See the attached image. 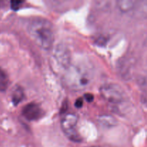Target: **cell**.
I'll use <instances>...</instances> for the list:
<instances>
[{"mask_svg": "<svg viewBox=\"0 0 147 147\" xmlns=\"http://www.w3.org/2000/svg\"><path fill=\"white\" fill-rule=\"evenodd\" d=\"M27 32L34 42L44 50H50L55 40L54 28L49 20L37 17L29 22Z\"/></svg>", "mask_w": 147, "mask_h": 147, "instance_id": "1", "label": "cell"}, {"mask_svg": "<svg viewBox=\"0 0 147 147\" xmlns=\"http://www.w3.org/2000/svg\"><path fill=\"white\" fill-rule=\"evenodd\" d=\"M93 77V69L87 63L70 65L65 70L64 81L70 88L83 90L90 83Z\"/></svg>", "mask_w": 147, "mask_h": 147, "instance_id": "2", "label": "cell"}, {"mask_svg": "<svg viewBox=\"0 0 147 147\" xmlns=\"http://www.w3.org/2000/svg\"><path fill=\"white\" fill-rule=\"evenodd\" d=\"M102 97L112 104H119L125 101V93L120 86L115 83H106L100 88Z\"/></svg>", "mask_w": 147, "mask_h": 147, "instance_id": "3", "label": "cell"}, {"mask_svg": "<svg viewBox=\"0 0 147 147\" xmlns=\"http://www.w3.org/2000/svg\"><path fill=\"white\" fill-rule=\"evenodd\" d=\"M78 117L75 113H67L65 115L61 121V128L63 131L69 139L75 142H80L82 139L76 130Z\"/></svg>", "mask_w": 147, "mask_h": 147, "instance_id": "4", "label": "cell"}, {"mask_svg": "<svg viewBox=\"0 0 147 147\" xmlns=\"http://www.w3.org/2000/svg\"><path fill=\"white\" fill-rule=\"evenodd\" d=\"M53 58L58 66L62 70H66L71 65V55L68 48L63 43L58 44L54 50Z\"/></svg>", "mask_w": 147, "mask_h": 147, "instance_id": "5", "label": "cell"}, {"mask_svg": "<svg viewBox=\"0 0 147 147\" xmlns=\"http://www.w3.org/2000/svg\"><path fill=\"white\" fill-rule=\"evenodd\" d=\"M22 116L28 121H37L43 116V111L38 104L30 103L22 109Z\"/></svg>", "mask_w": 147, "mask_h": 147, "instance_id": "6", "label": "cell"}, {"mask_svg": "<svg viewBox=\"0 0 147 147\" xmlns=\"http://www.w3.org/2000/svg\"><path fill=\"white\" fill-rule=\"evenodd\" d=\"M98 122L105 127H113L117 124V120L111 116L104 115L98 118Z\"/></svg>", "mask_w": 147, "mask_h": 147, "instance_id": "7", "label": "cell"}, {"mask_svg": "<svg viewBox=\"0 0 147 147\" xmlns=\"http://www.w3.org/2000/svg\"><path fill=\"white\" fill-rule=\"evenodd\" d=\"M24 97V92L22 88L20 86H16L11 93V100L14 105H18L22 100Z\"/></svg>", "mask_w": 147, "mask_h": 147, "instance_id": "8", "label": "cell"}, {"mask_svg": "<svg viewBox=\"0 0 147 147\" xmlns=\"http://www.w3.org/2000/svg\"><path fill=\"white\" fill-rule=\"evenodd\" d=\"M136 1H131V0H120V1H117L118 7L119 9L123 12H126L134 7Z\"/></svg>", "mask_w": 147, "mask_h": 147, "instance_id": "9", "label": "cell"}, {"mask_svg": "<svg viewBox=\"0 0 147 147\" xmlns=\"http://www.w3.org/2000/svg\"><path fill=\"white\" fill-rule=\"evenodd\" d=\"M9 79L7 74L0 69V90H5L8 87Z\"/></svg>", "mask_w": 147, "mask_h": 147, "instance_id": "10", "label": "cell"}, {"mask_svg": "<svg viewBox=\"0 0 147 147\" xmlns=\"http://www.w3.org/2000/svg\"><path fill=\"white\" fill-rule=\"evenodd\" d=\"M21 1H11V7L13 10H17L20 7V5L22 4Z\"/></svg>", "mask_w": 147, "mask_h": 147, "instance_id": "11", "label": "cell"}, {"mask_svg": "<svg viewBox=\"0 0 147 147\" xmlns=\"http://www.w3.org/2000/svg\"><path fill=\"white\" fill-rule=\"evenodd\" d=\"M75 106H76V107L78 108V109H80V108L83 106V98H78L77 100H76V103H75Z\"/></svg>", "mask_w": 147, "mask_h": 147, "instance_id": "12", "label": "cell"}, {"mask_svg": "<svg viewBox=\"0 0 147 147\" xmlns=\"http://www.w3.org/2000/svg\"><path fill=\"white\" fill-rule=\"evenodd\" d=\"M84 97L85 99H86L88 103L92 102L93 100V99H94V96L92 94H90V93H86V94L84 95Z\"/></svg>", "mask_w": 147, "mask_h": 147, "instance_id": "13", "label": "cell"}, {"mask_svg": "<svg viewBox=\"0 0 147 147\" xmlns=\"http://www.w3.org/2000/svg\"><path fill=\"white\" fill-rule=\"evenodd\" d=\"M92 147H106V146H92Z\"/></svg>", "mask_w": 147, "mask_h": 147, "instance_id": "14", "label": "cell"}]
</instances>
